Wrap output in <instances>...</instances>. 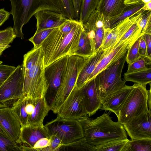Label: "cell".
<instances>
[{"label":"cell","mask_w":151,"mask_h":151,"mask_svg":"<svg viewBox=\"0 0 151 151\" xmlns=\"http://www.w3.org/2000/svg\"><path fill=\"white\" fill-rule=\"evenodd\" d=\"M151 59L147 57H141L138 60L128 64V68L126 73H129L146 69L148 66L151 67Z\"/></svg>","instance_id":"31"},{"label":"cell","mask_w":151,"mask_h":151,"mask_svg":"<svg viewBox=\"0 0 151 151\" xmlns=\"http://www.w3.org/2000/svg\"><path fill=\"white\" fill-rule=\"evenodd\" d=\"M16 37L13 28L9 27L5 29L0 30V44L9 45Z\"/></svg>","instance_id":"33"},{"label":"cell","mask_w":151,"mask_h":151,"mask_svg":"<svg viewBox=\"0 0 151 151\" xmlns=\"http://www.w3.org/2000/svg\"><path fill=\"white\" fill-rule=\"evenodd\" d=\"M144 6L143 8V10L144 11H151V1L149 2L144 3Z\"/></svg>","instance_id":"47"},{"label":"cell","mask_w":151,"mask_h":151,"mask_svg":"<svg viewBox=\"0 0 151 151\" xmlns=\"http://www.w3.org/2000/svg\"><path fill=\"white\" fill-rule=\"evenodd\" d=\"M83 29L82 24L79 21L67 33L61 31L59 27L54 28L40 45L45 68L64 56L75 55Z\"/></svg>","instance_id":"1"},{"label":"cell","mask_w":151,"mask_h":151,"mask_svg":"<svg viewBox=\"0 0 151 151\" xmlns=\"http://www.w3.org/2000/svg\"><path fill=\"white\" fill-rule=\"evenodd\" d=\"M144 11L142 10L138 14L127 18L112 28L106 29L101 47L102 49L108 53L115 44L135 23Z\"/></svg>","instance_id":"14"},{"label":"cell","mask_w":151,"mask_h":151,"mask_svg":"<svg viewBox=\"0 0 151 151\" xmlns=\"http://www.w3.org/2000/svg\"><path fill=\"white\" fill-rule=\"evenodd\" d=\"M141 37L135 41L127 51L126 61L128 64L138 60L141 58L139 52Z\"/></svg>","instance_id":"32"},{"label":"cell","mask_w":151,"mask_h":151,"mask_svg":"<svg viewBox=\"0 0 151 151\" xmlns=\"http://www.w3.org/2000/svg\"><path fill=\"white\" fill-rule=\"evenodd\" d=\"M123 125L132 140L151 139V110L149 109Z\"/></svg>","instance_id":"12"},{"label":"cell","mask_w":151,"mask_h":151,"mask_svg":"<svg viewBox=\"0 0 151 151\" xmlns=\"http://www.w3.org/2000/svg\"><path fill=\"white\" fill-rule=\"evenodd\" d=\"M124 80L135 83L146 85H151V68L129 73H125L124 75Z\"/></svg>","instance_id":"24"},{"label":"cell","mask_w":151,"mask_h":151,"mask_svg":"<svg viewBox=\"0 0 151 151\" xmlns=\"http://www.w3.org/2000/svg\"><path fill=\"white\" fill-rule=\"evenodd\" d=\"M82 128L84 137L89 144L95 146L116 139L127 138L123 125L112 121L104 113L94 119L87 116L77 119Z\"/></svg>","instance_id":"2"},{"label":"cell","mask_w":151,"mask_h":151,"mask_svg":"<svg viewBox=\"0 0 151 151\" xmlns=\"http://www.w3.org/2000/svg\"><path fill=\"white\" fill-rule=\"evenodd\" d=\"M87 115L91 116L101 108V101L98 94L95 78L86 82L81 88Z\"/></svg>","instance_id":"16"},{"label":"cell","mask_w":151,"mask_h":151,"mask_svg":"<svg viewBox=\"0 0 151 151\" xmlns=\"http://www.w3.org/2000/svg\"><path fill=\"white\" fill-rule=\"evenodd\" d=\"M109 18L95 10L86 22L82 24L88 34L93 54L96 53L101 46L105 30L111 28Z\"/></svg>","instance_id":"9"},{"label":"cell","mask_w":151,"mask_h":151,"mask_svg":"<svg viewBox=\"0 0 151 151\" xmlns=\"http://www.w3.org/2000/svg\"><path fill=\"white\" fill-rule=\"evenodd\" d=\"M50 28L36 31L34 35L29 39L33 45L34 47H37L40 45L44 40L53 30Z\"/></svg>","instance_id":"34"},{"label":"cell","mask_w":151,"mask_h":151,"mask_svg":"<svg viewBox=\"0 0 151 151\" xmlns=\"http://www.w3.org/2000/svg\"><path fill=\"white\" fill-rule=\"evenodd\" d=\"M0 125L9 137L20 144L22 126L11 107L0 109Z\"/></svg>","instance_id":"15"},{"label":"cell","mask_w":151,"mask_h":151,"mask_svg":"<svg viewBox=\"0 0 151 151\" xmlns=\"http://www.w3.org/2000/svg\"><path fill=\"white\" fill-rule=\"evenodd\" d=\"M34 16L37 20L36 31L59 27L68 19L61 13L49 10L40 11Z\"/></svg>","instance_id":"17"},{"label":"cell","mask_w":151,"mask_h":151,"mask_svg":"<svg viewBox=\"0 0 151 151\" xmlns=\"http://www.w3.org/2000/svg\"><path fill=\"white\" fill-rule=\"evenodd\" d=\"M51 144L50 146L43 148L42 151H58L60 146L62 145L60 139L55 135L50 136Z\"/></svg>","instance_id":"39"},{"label":"cell","mask_w":151,"mask_h":151,"mask_svg":"<svg viewBox=\"0 0 151 151\" xmlns=\"http://www.w3.org/2000/svg\"><path fill=\"white\" fill-rule=\"evenodd\" d=\"M11 46L9 45H4L0 44V56L2 55L5 50L10 47Z\"/></svg>","instance_id":"48"},{"label":"cell","mask_w":151,"mask_h":151,"mask_svg":"<svg viewBox=\"0 0 151 151\" xmlns=\"http://www.w3.org/2000/svg\"><path fill=\"white\" fill-rule=\"evenodd\" d=\"M140 3H142L141 0H125V4L126 5L135 4Z\"/></svg>","instance_id":"45"},{"label":"cell","mask_w":151,"mask_h":151,"mask_svg":"<svg viewBox=\"0 0 151 151\" xmlns=\"http://www.w3.org/2000/svg\"><path fill=\"white\" fill-rule=\"evenodd\" d=\"M151 11H144L137 20V24L141 30V32L144 34L147 28L151 26Z\"/></svg>","instance_id":"35"},{"label":"cell","mask_w":151,"mask_h":151,"mask_svg":"<svg viewBox=\"0 0 151 151\" xmlns=\"http://www.w3.org/2000/svg\"></svg>","instance_id":"51"},{"label":"cell","mask_w":151,"mask_h":151,"mask_svg":"<svg viewBox=\"0 0 151 151\" xmlns=\"http://www.w3.org/2000/svg\"><path fill=\"white\" fill-rule=\"evenodd\" d=\"M51 144L50 138L44 137L39 139L32 148L33 151H42V150L50 146Z\"/></svg>","instance_id":"41"},{"label":"cell","mask_w":151,"mask_h":151,"mask_svg":"<svg viewBox=\"0 0 151 151\" xmlns=\"http://www.w3.org/2000/svg\"><path fill=\"white\" fill-rule=\"evenodd\" d=\"M24 77L21 65H18L0 87V109L11 107L24 96Z\"/></svg>","instance_id":"8"},{"label":"cell","mask_w":151,"mask_h":151,"mask_svg":"<svg viewBox=\"0 0 151 151\" xmlns=\"http://www.w3.org/2000/svg\"><path fill=\"white\" fill-rule=\"evenodd\" d=\"M57 116L62 118L78 119L87 113L81 91L76 86L58 110Z\"/></svg>","instance_id":"11"},{"label":"cell","mask_w":151,"mask_h":151,"mask_svg":"<svg viewBox=\"0 0 151 151\" xmlns=\"http://www.w3.org/2000/svg\"><path fill=\"white\" fill-rule=\"evenodd\" d=\"M89 58L76 55L69 56L60 84L50 106L51 110L54 113L57 114L60 108L76 86L78 76Z\"/></svg>","instance_id":"3"},{"label":"cell","mask_w":151,"mask_h":151,"mask_svg":"<svg viewBox=\"0 0 151 151\" xmlns=\"http://www.w3.org/2000/svg\"><path fill=\"white\" fill-rule=\"evenodd\" d=\"M45 70L42 50L31 68L28 70L23 71L24 96L34 99H39L45 96L48 88Z\"/></svg>","instance_id":"6"},{"label":"cell","mask_w":151,"mask_h":151,"mask_svg":"<svg viewBox=\"0 0 151 151\" xmlns=\"http://www.w3.org/2000/svg\"><path fill=\"white\" fill-rule=\"evenodd\" d=\"M142 2L144 3H146L151 1V0H141Z\"/></svg>","instance_id":"50"},{"label":"cell","mask_w":151,"mask_h":151,"mask_svg":"<svg viewBox=\"0 0 151 151\" xmlns=\"http://www.w3.org/2000/svg\"><path fill=\"white\" fill-rule=\"evenodd\" d=\"M132 86L126 85L105 97L101 100V109L114 112L117 116Z\"/></svg>","instance_id":"19"},{"label":"cell","mask_w":151,"mask_h":151,"mask_svg":"<svg viewBox=\"0 0 151 151\" xmlns=\"http://www.w3.org/2000/svg\"><path fill=\"white\" fill-rule=\"evenodd\" d=\"M17 143L8 135L0 132V151H18Z\"/></svg>","instance_id":"30"},{"label":"cell","mask_w":151,"mask_h":151,"mask_svg":"<svg viewBox=\"0 0 151 151\" xmlns=\"http://www.w3.org/2000/svg\"><path fill=\"white\" fill-rule=\"evenodd\" d=\"M16 67L0 64V87L5 82Z\"/></svg>","instance_id":"38"},{"label":"cell","mask_w":151,"mask_h":151,"mask_svg":"<svg viewBox=\"0 0 151 151\" xmlns=\"http://www.w3.org/2000/svg\"><path fill=\"white\" fill-rule=\"evenodd\" d=\"M107 54L101 47L96 53L89 57L78 76L76 83L77 88L80 89L83 86L98 64Z\"/></svg>","instance_id":"20"},{"label":"cell","mask_w":151,"mask_h":151,"mask_svg":"<svg viewBox=\"0 0 151 151\" xmlns=\"http://www.w3.org/2000/svg\"><path fill=\"white\" fill-rule=\"evenodd\" d=\"M147 47L146 56L151 59V26L148 27L145 32L142 35Z\"/></svg>","instance_id":"40"},{"label":"cell","mask_w":151,"mask_h":151,"mask_svg":"<svg viewBox=\"0 0 151 151\" xmlns=\"http://www.w3.org/2000/svg\"><path fill=\"white\" fill-rule=\"evenodd\" d=\"M10 15V12L4 9H0V26L8 19Z\"/></svg>","instance_id":"44"},{"label":"cell","mask_w":151,"mask_h":151,"mask_svg":"<svg viewBox=\"0 0 151 151\" xmlns=\"http://www.w3.org/2000/svg\"><path fill=\"white\" fill-rule=\"evenodd\" d=\"M148 90L146 85L134 83L119 109L118 121L122 125L133 118L147 112Z\"/></svg>","instance_id":"4"},{"label":"cell","mask_w":151,"mask_h":151,"mask_svg":"<svg viewBox=\"0 0 151 151\" xmlns=\"http://www.w3.org/2000/svg\"><path fill=\"white\" fill-rule=\"evenodd\" d=\"M139 52L141 57H144L147 55V47L145 41L142 37H141L139 47Z\"/></svg>","instance_id":"42"},{"label":"cell","mask_w":151,"mask_h":151,"mask_svg":"<svg viewBox=\"0 0 151 151\" xmlns=\"http://www.w3.org/2000/svg\"><path fill=\"white\" fill-rule=\"evenodd\" d=\"M50 110V107L45 97L40 98L36 103L29 118L27 125L38 126L43 124L44 119Z\"/></svg>","instance_id":"21"},{"label":"cell","mask_w":151,"mask_h":151,"mask_svg":"<svg viewBox=\"0 0 151 151\" xmlns=\"http://www.w3.org/2000/svg\"><path fill=\"white\" fill-rule=\"evenodd\" d=\"M62 6V14L68 19H75L74 6L72 0H61Z\"/></svg>","instance_id":"36"},{"label":"cell","mask_w":151,"mask_h":151,"mask_svg":"<svg viewBox=\"0 0 151 151\" xmlns=\"http://www.w3.org/2000/svg\"><path fill=\"white\" fill-rule=\"evenodd\" d=\"M0 132L8 135L5 131L2 128L0 125Z\"/></svg>","instance_id":"49"},{"label":"cell","mask_w":151,"mask_h":151,"mask_svg":"<svg viewBox=\"0 0 151 151\" xmlns=\"http://www.w3.org/2000/svg\"><path fill=\"white\" fill-rule=\"evenodd\" d=\"M58 151H96V150L95 146L88 143L83 137L72 142L61 145Z\"/></svg>","instance_id":"25"},{"label":"cell","mask_w":151,"mask_h":151,"mask_svg":"<svg viewBox=\"0 0 151 151\" xmlns=\"http://www.w3.org/2000/svg\"><path fill=\"white\" fill-rule=\"evenodd\" d=\"M74 9L75 19L77 20L79 19L80 12L82 0H72Z\"/></svg>","instance_id":"43"},{"label":"cell","mask_w":151,"mask_h":151,"mask_svg":"<svg viewBox=\"0 0 151 151\" xmlns=\"http://www.w3.org/2000/svg\"><path fill=\"white\" fill-rule=\"evenodd\" d=\"M69 56H64L45 68V75L48 88L44 97L50 107L60 84Z\"/></svg>","instance_id":"10"},{"label":"cell","mask_w":151,"mask_h":151,"mask_svg":"<svg viewBox=\"0 0 151 151\" xmlns=\"http://www.w3.org/2000/svg\"><path fill=\"white\" fill-rule=\"evenodd\" d=\"M100 0H82L79 21L83 24L96 8Z\"/></svg>","instance_id":"27"},{"label":"cell","mask_w":151,"mask_h":151,"mask_svg":"<svg viewBox=\"0 0 151 151\" xmlns=\"http://www.w3.org/2000/svg\"><path fill=\"white\" fill-rule=\"evenodd\" d=\"M125 0H100L96 10L109 17L121 13L126 6Z\"/></svg>","instance_id":"22"},{"label":"cell","mask_w":151,"mask_h":151,"mask_svg":"<svg viewBox=\"0 0 151 151\" xmlns=\"http://www.w3.org/2000/svg\"><path fill=\"white\" fill-rule=\"evenodd\" d=\"M151 87L149 90H148V98H147V104L148 106L149 107V109L151 110Z\"/></svg>","instance_id":"46"},{"label":"cell","mask_w":151,"mask_h":151,"mask_svg":"<svg viewBox=\"0 0 151 151\" xmlns=\"http://www.w3.org/2000/svg\"><path fill=\"white\" fill-rule=\"evenodd\" d=\"M127 52L119 60L99 73L95 77L98 94L101 100L126 86L121 74Z\"/></svg>","instance_id":"5"},{"label":"cell","mask_w":151,"mask_h":151,"mask_svg":"<svg viewBox=\"0 0 151 151\" xmlns=\"http://www.w3.org/2000/svg\"><path fill=\"white\" fill-rule=\"evenodd\" d=\"M122 151H151V139L129 140Z\"/></svg>","instance_id":"28"},{"label":"cell","mask_w":151,"mask_h":151,"mask_svg":"<svg viewBox=\"0 0 151 151\" xmlns=\"http://www.w3.org/2000/svg\"><path fill=\"white\" fill-rule=\"evenodd\" d=\"M93 55L88 34L83 28L80 35L78 49L75 55L88 58Z\"/></svg>","instance_id":"26"},{"label":"cell","mask_w":151,"mask_h":151,"mask_svg":"<svg viewBox=\"0 0 151 151\" xmlns=\"http://www.w3.org/2000/svg\"><path fill=\"white\" fill-rule=\"evenodd\" d=\"M143 34L142 33L137 34L123 41L114 47L100 61L88 78L87 82L95 77L101 71L119 60L127 52L135 41Z\"/></svg>","instance_id":"13"},{"label":"cell","mask_w":151,"mask_h":151,"mask_svg":"<svg viewBox=\"0 0 151 151\" xmlns=\"http://www.w3.org/2000/svg\"><path fill=\"white\" fill-rule=\"evenodd\" d=\"M44 125L50 136H57L61 140L62 144L84 137L82 127L77 119H64L57 116Z\"/></svg>","instance_id":"7"},{"label":"cell","mask_w":151,"mask_h":151,"mask_svg":"<svg viewBox=\"0 0 151 151\" xmlns=\"http://www.w3.org/2000/svg\"><path fill=\"white\" fill-rule=\"evenodd\" d=\"M137 19L115 44H120L123 41L129 39L137 34L142 33L141 30L137 23Z\"/></svg>","instance_id":"37"},{"label":"cell","mask_w":151,"mask_h":151,"mask_svg":"<svg viewBox=\"0 0 151 151\" xmlns=\"http://www.w3.org/2000/svg\"><path fill=\"white\" fill-rule=\"evenodd\" d=\"M128 138L112 140L95 146L96 151H122L129 141Z\"/></svg>","instance_id":"29"},{"label":"cell","mask_w":151,"mask_h":151,"mask_svg":"<svg viewBox=\"0 0 151 151\" xmlns=\"http://www.w3.org/2000/svg\"><path fill=\"white\" fill-rule=\"evenodd\" d=\"M144 3H140L126 5L122 12L119 14L109 18L111 28H112L127 18L143 10Z\"/></svg>","instance_id":"23"},{"label":"cell","mask_w":151,"mask_h":151,"mask_svg":"<svg viewBox=\"0 0 151 151\" xmlns=\"http://www.w3.org/2000/svg\"><path fill=\"white\" fill-rule=\"evenodd\" d=\"M50 136L44 124L38 126L27 125L22 127L20 137V143L32 148L39 139L44 137L50 138Z\"/></svg>","instance_id":"18"}]
</instances>
